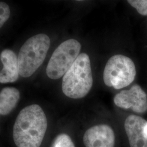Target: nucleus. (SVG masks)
<instances>
[{
    "label": "nucleus",
    "instance_id": "11",
    "mask_svg": "<svg viewBox=\"0 0 147 147\" xmlns=\"http://www.w3.org/2000/svg\"><path fill=\"white\" fill-rule=\"evenodd\" d=\"M52 147H75L73 142L68 135L62 134L55 138Z\"/></svg>",
    "mask_w": 147,
    "mask_h": 147
},
{
    "label": "nucleus",
    "instance_id": "4",
    "mask_svg": "<svg viewBox=\"0 0 147 147\" xmlns=\"http://www.w3.org/2000/svg\"><path fill=\"white\" fill-rule=\"evenodd\" d=\"M136 75V67L131 59L124 55H116L106 63L103 79L107 86L119 89L131 84Z\"/></svg>",
    "mask_w": 147,
    "mask_h": 147
},
{
    "label": "nucleus",
    "instance_id": "7",
    "mask_svg": "<svg viewBox=\"0 0 147 147\" xmlns=\"http://www.w3.org/2000/svg\"><path fill=\"white\" fill-rule=\"evenodd\" d=\"M83 140L86 147H114L115 135L110 126L102 124L88 129Z\"/></svg>",
    "mask_w": 147,
    "mask_h": 147
},
{
    "label": "nucleus",
    "instance_id": "8",
    "mask_svg": "<svg viewBox=\"0 0 147 147\" xmlns=\"http://www.w3.org/2000/svg\"><path fill=\"white\" fill-rule=\"evenodd\" d=\"M147 121L140 116L127 117L124 128L130 147H147V136L144 132Z\"/></svg>",
    "mask_w": 147,
    "mask_h": 147
},
{
    "label": "nucleus",
    "instance_id": "1",
    "mask_svg": "<svg viewBox=\"0 0 147 147\" xmlns=\"http://www.w3.org/2000/svg\"><path fill=\"white\" fill-rule=\"evenodd\" d=\"M47 121L42 107L37 104L24 108L17 116L13 130L17 147H40L47 130Z\"/></svg>",
    "mask_w": 147,
    "mask_h": 147
},
{
    "label": "nucleus",
    "instance_id": "2",
    "mask_svg": "<svg viewBox=\"0 0 147 147\" xmlns=\"http://www.w3.org/2000/svg\"><path fill=\"white\" fill-rule=\"evenodd\" d=\"M93 85L91 63L89 56L82 53L63 76L62 89L65 95L81 99L88 94Z\"/></svg>",
    "mask_w": 147,
    "mask_h": 147
},
{
    "label": "nucleus",
    "instance_id": "13",
    "mask_svg": "<svg viewBox=\"0 0 147 147\" xmlns=\"http://www.w3.org/2000/svg\"><path fill=\"white\" fill-rule=\"evenodd\" d=\"M10 16V8L5 2H0V28L3 26Z\"/></svg>",
    "mask_w": 147,
    "mask_h": 147
},
{
    "label": "nucleus",
    "instance_id": "5",
    "mask_svg": "<svg viewBox=\"0 0 147 147\" xmlns=\"http://www.w3.org/2000/svg\"><path fill=\"white\" fill-rule=\"evenodd\" d=\"M81 48V44L74 39L61 44L53 53L47 64V76L53 80L63 76L79 56Z\"/></svg>",
    "mask_w": 147,
    "mask_h": 147
},
{
    "label": "nucleus",
    "instance_id": "3",
    "mask_svg": "<svg viewBox=\"0 0 147 147\" xmlns=\"http://www.w3.org/2000/svg\"><path fill=\"white\" fill-rule=\"evenodd\" d=\"M50 45L47 34H38L27 40L21 47L18 62L19 75L23 78L31 76L42 64Z\"/></svg>",
    "mask_w": 147,
    "mask_h": 147
},
{
    "label": "nucleus",
    "instance_id": "6",
    "mask_svg": "<svg viewBox=\"0 0 147 147\" xmlns=\"http://www.w3.org/2000/svg\"><path fill=\"white\" fill-rule=\"evenodd\" d=\"M118 107L131 109L135 112L142 113L147 110V95L138 84H134L129 90H123L114 98Z\"/></svg>",
    "mask_w": 147,
    "mask_h": 147
},
{
    "label": "nucleus",
    "instance_id": "10",
    "mask_svg": "<svg viewBox=\"0 0 147 147\" xmlns=\"http://www.w3.org/2000/svg\"><path fill=\"white\" fill-rule=\"evenodd\" d=\"M18 89L14 87H5L0 92V116L10 113L15 108L20 99Z\"/></svg>",
    "mask_w": 147,
    "mask_h": 147
},
{
    "label": "nucleus",
    "instance_id": "12",
    "mask_svg": "<svg viewBox=\"0 0 147 147\" xmlns=\"http://www.w3.org/2000/svg\"><path fill=\"white\" fill-rule=\"evenodd\" d=\"M127 2L141 15L147 16V0H128Z\"/></svg>",
    "mask_w": 147,
    "mask_h": 147
},
{
    "label": "nucleus",
    "instance_id": "14",
    "mask_svg": "<svg viewBox=\"0 0 147 147\" xmlns=\"http://www.w3.org/2000/svg\"><path fill=\"white\" fill-rule=\"evenodd\" d=\"M144 132H145L146 135L147 136V124L146 125V126H145V128H144Z\"/></svg>",
    "mask_w": 147,
    "mask_h": 147
},
{
    "label": "nucleus",
    "instance_id": "9",
    "mask_svg": "<svg viewBox=\"0 0 147 147\" xmlns=\"http://www.w3.org/2000/svg\"><path fill=\"white\" fill-rule=\"evenodd\" d=\"M0 59L3 65L0 71V83L14 82L19 75L18 58L16 53L9 49H5L1 53Z\"/></svg>",
    "mask_w": 147,
    "mask_h": 147
}]
</instances>
